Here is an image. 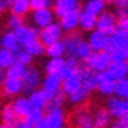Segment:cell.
<instances>
[{
    "instance_id": "f907efd6",
    "label": "cell",
    "mask_w": 128,
    "mask_h": 128,
    "mask_svg": "<svg viewBox=\"0 0 128 128\" xmlns=\"http://www.w3.org/2000/svg\"><path fill=\"white\" fill-rule=\"evenodd\" d=\"M4 78H6V70H2V69H0V86H2Z\"/></svg>"
},
{
    "instance_id": "4316f807",
    "label": "cell",
    "mask_w": 128,
    "mask_h": 128,
    "mask_svg": "<svg viewBox=\"0 0 128 128\" xmlns=\"http://www.w3.org/2000/svg\"><path fill=\"white\" fill-rule=\"evenodd\" d=\"M107 4H108V0H86L83 4V10L94 16H98L107 8Z\"/></svg>"
},
{
    "instance_id": "603a6c76",
    "label": "cell",
    "mask_w": 128,
    "mask_h": 128,
    "mask_svg": "<svg viewBox=\"0 0 128 128\" xmlns=\"http://www.w3.org/2000/svg\"><path fill=\"white\" fill-rule=\"evenodd\" d=\"M89 96H90V93H89L83 86H80L79 89H76V90L70 92L69 94H66V102H68L69 104L75 106V107H79V106H82L84 102H87Z\"/></svg>"
},
{
    "instance_id": "3957f363",
    "label": "cell",
    "mask_w": 128,
    "mask_h": 128,
    "mask_svg": "<svg viewBox=\"0 0 128 128\" xmlns=\"http://www.w3.org/2000/svg\"><path fill=\"white\" fill-rule=\"evenodd\" d=\"M106 108L111 114L113 118H116V120H124L128 113V100L127 98L117 97V96L113 94V96L107 97Z\"/></svg>"
},
{
    "instance_id": "52a82bcc",
    "label": "cell",
    "mask_w": 128,
    "mask_h": 128,
    "mask_svg": "<svg viewBox=\"0 0 128 128\" xmlns=\"http://www.w3.org/2000/svg\"><path fill=\"white\" fill-rule=\"evenodd\" d=\"M96 28L106 34H113L117 30V16L113 12L104 10L97 16V21H96Z\"/></svg>"
},
{
    "instance_id": "ab89813d",
    "label": "cell",
    "mask_w": 128,
    "mask_h": 128,
    "mask_svg": "<svg viewBox=\"0 0 128 128\" xmlns=\"http://www.w3.org/2000/svg\"><path fill=\"white\" fill-rule=\"evenodd\" d=\"M26 68H27L26 65L14 60V64H13L10 68H7L6 76H12V78H18V79H21V76H23L24 72H26Z\"/></svg>"
},
{
    "instance_id": "7dc6e473",
    "label": "cell",
    "mask_w": 128,
    "mask_h": 128,
    "mask_svg": "<svg viewBox=\"0 0 128 128\" xmlns=\"http://www.w3.org/2000/svg\"><path fill=\"white\" fill-rule=\"evenodd\" d=\"M108 128H122V120H116L108 125Z\"/></svg>"
},
{
    "instance_id": "ac0fdd59",
    "label": "cell",
    "mask_w": 128,
    "mask_h": 128,
    "mask_svg": "<svg viewBox=\"0 0 128 128\" xmlns=\"http://www.w3.org/2000/svg\"><path fill=\"white\" fill-rule=\"evenodd\" d=\"M27 97H28V102H30L31 107H32V108H38V110L46 108L48 102H49L48 94L42 90L41 87L37 89V90H34V92H31V93H28Z\"/></svg>"
},
{
    "instance_id": "8992f818",
    "label": "cell",
    "mask_w": 128,
    "mask_h": 128,
    "mask_svg": "<svg viewBox=\"0 0 128 128\" xmlns=\"http://www.w3.org/2000/svg\"><path fill=\"white\" fill-rule=\"evenodd\" d=\"M54 21H55V13L51 7L37 8V10H32V13H31V23L38 30L46 27Z\"/></svg>"
},
{
    "instance_id": "44dd1931",
    "label": "cell",
    "mask_w": 128,
    "mask_h": 128,
    "mask_svg": "<svg viewBox=\"0 0 128 128\" xmlns=\"http://www.w3.org/2000/svg\"><path fill=\"white\" fill-rule=\"evenodd\" d=\"M12 106L17 118H24L27 114L30 113V110L32 108L27 96H17V97H14L12 102Z\"/></svg>"
},
{
    "instance_id": "7bdbcfd3",
    "label": "cell",
    "mask_w": 128,
    "mask_h": 128,
    "mask_svg": "<svg viewBox=\"0 0 128 128\" xmlns=\"http://www.w3.org/2000/svg\"><path fill=\"white\" fill-rule=\"evenodd\" d=\"M65 103H66V94L60 90L59 93L54 94L52 97L49 98L46 108H52V107H64Z\"/></svg>"
},
{
    "instance_id": "d6986e66",
    "label": "cell",
    "mask_w": 128,
    "mask_h": 128,
    "mask_svg": "<svg viewBox=\"0 0 128 128\" xmlns=\"http://www.w3.org/2000/svg\"><path fill=\"white\" fill-rule=\"evenodd\" d=\"M54 13L56 17L64 16L65 13L76 10L80 7V0H54Z\"/></svg>"
},
{
    "instance_id": "d6a6232c",
    "label": "cell",
    "mask_w": 128,
    "mask_h": 128,
    "mask_svg": "<svg viewBox=\"0 0 128 128\" xmlns=\"http://www.w3.org/2000/svg\"><path fill=\"white\" fill-rule=\"evenodd\" d=\"M92 52H93V49H92L90 45H89V42L83 40V41L79 44V46L76 48L73 58H76L79 62H86V59L92 55Z\"/></svg>"
},
{
    "instance_id": "ba28073f",
    "label": "cell",
    "mask_w": 128,
    "mask_h": 128,
    "mask_svg": "<svg viewBox=\"0 0 128 128\" xmlns=\"http://www.w3.org/2000/svg\"><path fill=\"white\" fill-rule=\"evenodd\" d=\"M87 42L93 51H108L110 48V35L103 31L94 28L89 32Z\"/></svg>"
},
{
    "instance_id": "484cf974",
    "label": "cell",
    "mask_w": 128,
    "mask_h": 128,
    "mask_svg": "<svg viewBox=\"0 0 128 128\" xmlns=\"http://www.w3.org/2000/svg\"><path fill=\"white\" fill-rule=\"evenodd\" d=\"M110 48H128V31L117 28L110 34Z\"/></svg>"
},
{
    "instance_id": "f1b7e54d",
    "label": "cell",
    "mask_w": 128,
    "mask_h": 128,
    "mask_svg": "<svg viewBox=\"0 0 128 128\" xmlns=\"http://www.w3.org/2000/svg\"><path fill=\"white\" fill-rule=\"evenodd\" d=\"M82 86V79H80V73H75V75L69 76L66 79H62V92L65 94H69L70 92L76 90Z\"/></svg>"
},
{
    "instance_id": "30bf717a",
    "label": "cell",
    "mask_w": 128,
    "mask_h": 128,
    "mask_svg": "<svg viewBox=\"0 0 128 128\" xmlns=\"http://www.w3.org/2000/svg\"><path fill=\"white\" fill-rule=\"evenodd\" d=\"M2 93L3 96L8 98H14L23 93V84L21 79L18 78H12V76H6L2 83Z\"/></svg>"
},
{
    "instance_id": "11a10c76",
    "label": "cell",
    "mask_w": 128,
    "mask_h": 128,
    "mask_svg": "<svg viewBox=\"0 0 128 128\" xmlns=\"http://www.w3.org/2000/svg\"><path fill=\"white\" fill-rule=\"evenodd\" d=\"M0 106H2V96H0Z\"/></svg>"
},
{
    "instance_id": "1f68e13d",
    "label": "cell",
    "mask_w": 128,
    "mask_h": 128,
    "mask_svg": "<svg viewBox=\"0 0 128 128\" xmlns=\"http://www.w3.org/2000/svg\"><path fill=\"white\" fill-rule=\"evenodd\" d=\"M45 55L48 58H62L65 56V46L62 40L45 46Z\"/></svg>"
},
{
    "instance_id": "7402d4cb",
    "label": "cell",
    "mask_w": 128,
    "mask_h": 128,
    "mask_svg": "<svg viewBox=\"0 0 128 128\" xmlns=\"http://www.w3.org/2000/svg\"><path fill=\"white\" fill-rule=\"evenodd\" d=\"M6 4H7V10H10L12 14H17L21 17L27 16L31 10L28 0H6Z\"/></svg>"
},
{
    "instance_id": "cb8c5ba5",
    "label": "cell",
    "mask_w": 128,
    "mask_h": 128,
    "mask_svg": "<svg viewBox=\"0 0 128 128\" xmlns=\"http://www.w3.org/2000/svg\"><path fill=\"white\" fill-rule=\"evenodd\" d=\"M107 72L114 80L128 78V62H111Z\"/></svg>"
},
{
    "instance_id": "4fadbf2b",
    "label": "cell",
    "mask_w": 128,
    "mask_h": 128,
    "mask_svg": "<svg viewBox=\"0 0 128 128\" xmlns=\"http://www.w3.org/2000/svg\"><path fill=\"white\" fill-rule=\"evenodd\" d=\"M41 89L48 94L49 98L52 97L54 94L59 93L62 90V78H60V75H45L42 78Z\"/></svg>"
},
{
    "instance_id": "9c48e42d",
    "label": "cell",
    "mask_w": 128,
    "mask_h": 128,
    "mask_svg": "<svg viewBox=\"0 0 128 128\" xmlns=\"http://www.w3.org/2000/svg\"><path fill=\"white\" fill-rule=\"evenodd\" d=\"M45 121L51 128H64L66 125V113H65L64 107L46 108Z\"/></svg>"
},
{
    "instance_id": "7c38bea8",
    "label": "cell",
    "mask_w": 128,
    "mask_h": 128,
    "mask_svg": "<svg viewBox=\"0 0 128 128\" xmlns=\"http://www.w3.org/2000/svg\"><path fill=\"white\" fill-rule=\"evenodd\" d=\"M79 14L80 10L76 8V10H72V12H68L64 16H60L58 23L64 32H72L79 28Z\"/></svg>"
},
{
    "instance_id": "b9f144b4",
    "label": "cell",
    "mask_w": 128,
    "mask_h": 128,
    "mask_svg": "<svg viewBox=\"0 0 128 128\" xmlns=\"http://www.w3.org/2000/svg\"><path fill=\"white\" fill-rule=\"evenodd\" d=\"M24 24V20L21 16H17V14H8L7 20H6V26H7L8 30H12V31H16L17 28H20V27Z\"/></svg>"
},
{
    "instance_id": "d4e9b609",
    "label": "cell",
    "mask_w": 128,
    "mask_h": 128,
    "mask_svg": "<svg viewBox=\"0 0 128 128\" xmlns=\"http://www.w3.org/2000/svg\"><path fill=\"white\" fill-rule=\"evenodd\" d=\"M96 21H97V16L87 13L82 10L79 14V28L84 32H90L92 30L96 28Z\"/></svg>"
},
{
    "instance_id": "9a60e30c",
    "label": "cell",
    "mask_w": 128,
    "mask_h": 128,
    "mask_svg": "<svg viewBox=\"0 0 128 128\" xmlns=\"http://www.w3.org/2000/svg\"><path fill=\"white\" fill-rule=\"evenodd\" d=\"M82 41H83V37L78 31L66 32V35L62 37V42H64V46H65V55L68 58H73L76 48L79 46V44Z\"/></svg>"
},
{
    "instance_id": "f546056e",
    "label": "cell",
    "mask_w": 128,
    "mask_h": 128,
    "mask_svg": "<svg viewBox=\"0 0 128 128\" xmlns=\"http://www.w3.org/2000/svg\"><path fill=\"white\" fill-rule=\"evenodd\" d=\"M79 70H80L79 60L76 59V58H68V59H65V65H64V68H62L59 75H60L62 79H66L69 76L78 73Z\"/></svg>"
},
{
    "instance_id": "8d00e7d4",
    "label": "cell",
    "mask_w": 128,
    "mask_h": 128,
    "mask_svg": "<svg viewBox=\"0 0 128 128\" xmlns=\"http://www.w3.org/2000/svg\"><path fill=\"white\" fill-rule=\"evenodd\" d=\"M44 118H45V113H44V110L31 108L30 113L27 114L23 120H26L30 125H32V127H34L35 124H38V122H40V121H42Z\"/></svg>"
},
{
    "instance_id": "bcb514c9",
    "label": "cell",
    "mask_w": 128,
    "mask_h": 128,
    "mask_svg": "<svg viewBox=\"0 0 128 128\" xmlns=\"http://www.w3.org/2000/svg\"><path fill=\"white\" fill-rule=\"evenodd\" d=\"M14 128H32V125H30V124H28V122H27L26 120H23V118H20V121H16Z\"/></svg>"
},
{
    "instance_id": "4dcf8cb0",
    "label": "cell",
    "mask_w": 128,
    "mask_h": 128,
    "mask_svg": "<svg viewBox=\"0 0 128 128\" xmlns=\"http://www.w3.org/2000/svg\"><path fill=\"white\" fill-rule=\"evenodd\" d=\"M0 120H2V122H6V124H16L17 116H16L12 104H4L3 107H0Z\"/></svg>"
},
{
    "instance_id": "ffe728a7",
    "label": "cell",
    "mask_w": 128,
    "mask_h": 128,
    "mask_svg": "<svg viewBox=\"0 0 128 128\" xmlns=\"http://www.w3.org/2000/svg\"><path fill=\"white\" fill-rule=\"evenodd\" d=\"M93 121L94 128H108V125L113 122V117L106 107H97L93 111Z\"/></svg>"
},
{
    "instance_id": "681fc988",
    "label": "cell",
    "mask_w": 128,
    "mask_h": 128,
    "mask_svg": "<svg viewBox=\"0 0 128 128\" xmlns=\"http://www.w3.org/2000/svg\"><path fill=\"white\" fill-rule=\"evenodd\" d=\"M6 10H7V4H6V0H0V16L3 14Z\"/></svg>"
},
{
    "instance_id": "db71d44e",
    "label": "cell",
    "mask_w": 128,
    "mask_h": 128,
    "mask_svg": "<svg viewBox=\"0 0 128 128\" xmlns=\"http://www.w3.org/2000/svg\"><path fill=\"white\" fill-rule=\"evenodd\" d=\"M125 121H128V113H127V116H125V118H124Z\"/></svg>"
},
{
    "instance_id": "f5cc1de1",
    "label": "cell",
    "mask_w": 128,
    "mask_h": 128,
    "mask_svg": "<svg viewBox=\"0 0 128 128\" xmlns=\"http://www.w3.org/2000/svg\"><path fill=\"white\" fill-rule=\"evenodd\" d=\"M122 128H128V121L122 120Z\"/></svg>"
},
{
    "instance_id": "83f0119b",
    "label": "cell",
    "mask_w": 128,
    "mask_h": 128,
    "mask_svg": "<svg viewBox=\"0 0 128 128\" xmlns=\"http://www.w3.org/2000/svg\"><path fill=\"white\" fill-rule=\"evenodd\" d=\"M65 65V58H49L46 64L44 65L45 75H59Z\"/></svg>"
},
{
    "instance_id": "60d3db41",
    "label": "cell",
    "mask_w": 128,
    "mask_h": 128,
    "mask_svg": "<svg viewBox=\"0 0 128 128\" xmlns=\"http://www.w3.org/2000/svg\"><path fill=\"white\" fill-rule=\"evenodd\" d=\"M14 56H16V60H17V62L26 65V66H30V65L32 64V59H34V56H32L26 48H20L18 51L14 54Z\"/></svg>"
},
{
    "instance_id": "5bb4252c",
    "label": "cell",
    "mask_w": 128,
    "mask_h": 128,
    "mask_svg": "<svg viewBox=\"0 0 128 128\" xmlns=\"http://www.w3.org/2000/svg\"><path fill=\"white\" fill-rule=\"evenodd\" d=\"M17 35V40L21 44V46H26L27 44H30L31 41H34L40 37V31L38 28H35L34 26H28V24H23V26L17 28L14 31Z\"/></svg>"
},
{
    "instance_id": "e0dca14e",
    "label": "cell",
    "mask_w": 128,
    "mask_h": 128,
    "mask_svg": "<svg viewBox=\"0 0 128 128\" xmlns=\"http://www.w3.org/2000/svg\"><path fill=\"white\" fill-rule=\"evenodd\" d=\"M79 73H80V79H82V86L89 93L96 90V87H97V78H98L97 72L92 70L90 68L86 66V68H80Z\"/></svg>"
},
{
    "instance_id": "f6af8a7d",
    "label": "cell",
    "mask_w": 128,
    "mask_h": 128,
    "mask_svg": "<svg viewBox=\"0 0 128 128\" xmlns=\"http://www.w3.org/2000/svg\"><path fill=\"white\" fill-rule=\"evenodd\" d=\"M117 28H118V30L128 31V17H121V18H117Z\"/></svg>"
},
{
    "instance_id": "277c9868",
    "label": "cell",
    "mask_w": 128,
    "mask_h": 128,
    "mask_svg": "<svg viewBox=\"0 0 128 128\" xmlns=\"http://www.w3.org/2000/svg\"><path fill=\"white\" fill-rule=\"evenodd\" d=\"M62 37H64V31L60 28L59 23L54 21V23L48 24L46 27H44V28L40 30V37L38 38H40V41H41L44 45L48 46V45H51V44H54V42L60 41Z\"/></svg>"
},
{
    "instance_id": "c3c4849f",
    "label": "cell",
    "mask_w": 128,
    "mask_h": 128,
    "mask_svg": "<svg viewBox=\"0 0 128 128\" xmlns=\"http://www.w3.org/2000/svg\"><path fill=\"white\" fill-rule=\"evenodd\" d=\"M32 128H51V127L48 125V122H46V121H45V118H44V120H42V121H40L38 124H35Z\"/></svg>"
},
{
    "instance_id": "7a4b0ae2",
    "label": "cell",
    "mask_w": 128,
    "mask_h": 128,
    "mask_svg": "<svg viewBox=\"0 0 128 128\" xmlns=\"http://www.w3.org/2000/svg\"><path fill=\"white\" fill-rule=\"evenodd\" d=\"M110 64H111V58L107 51H93L92 55L86 59V66L97 73L106 72Z\"/></svg>"
},
{
    "instance_id": "f35d334b",
    "label": "cell",
    "mask_w": 128,
    "mask_h": 128,
    "mask_svg": "<svg viewBox=\"0 0 128 128\" xmlns=\"http://www.w3.org/2000/svg\"><path fill=\"white\" fill-rule=\"evenodd\" d=\"M110 2L116 7L114 14L117 16V18L128 17V0H110Z\"/></svg>"
},
{
    "instance_id": "ee69618b",
    "label": "cell",
    "mask_w": 128,
    "mask_h": 128,
    "mask_svg": "<svg viewBox=\"0 0 128 128\" xmlns=\"http://www.w3.org/2000/svg\"><path fill=\"white\" fill-rule=\"evenodd\" d=\"M28 2H30L31 10L51 7V6H52V3H54V0H28Z\"/></svg>"
},
{
    "instance_id": "6da1fadb",
    "label": "cell",
    "mask_w": 128,
    "mask_h": 128,
    "mask_svg": "<svg viewBox=\"0 0 128 128\" xmlns=\"http://www.w3.org/2000/svg\"><path fill=\"white\" fill-rule=\"evenodd\" d=\"M42 72L37 66H27L24 75L21 76V84H23V93H31L41 87Z\"/></svg>"
},
{
    "instance_id": "8fae6325",
    "label": "cell",
    "mask_w": 128,
    "mask_h": 128,
    "mask_svg": "<svg viewBox=\"0 0 128 128\" xmlns=\"http://www.w3.org/2000/svg\"><path fill=\"white\" fill-rule=\"evenodd\" d=\"M114 89H116V80L108 75V72H100L97 78V87L96 90L98 93L104 96V97H110L114 94Z\"/></svg>"
},
{
    "instance_id": "74e56055",
    "label": "cell",
    "mask_w": 128,
    "mask_h": 128,
    "mask_svg": "<svg viewBox=\"0 0 128 128\" xmlns=\"http://www.w3.org/2000/svg\"><path fill=\"white\" fill-rule=\"evenodd\" d=\"M114 96L128 100V78L116 80V89H114Z\"/></svg>"
},
{
    "instance_id": "816d5d0a",
    "label": "cell",
    "mask_w": 128,
    "mask_h": 128,
    "mask_svg": "<svg viewBox=\"0 0 128 128\" xmlns=\"http://www.w3.org/2000/svg\"><path fill=\"white\" fill-rule=\"evenodd\" d=\"M0 128H14V125L6 124V122H2V124H0Z\"/></svg>"
},
{
    "instance_id": "836d02e7",
    "label": "cell",
    "mask_w": 128,
    "mask_h": 128,
    "mask_svg": "<svg viewBox=\"0 0 128 128\" xmlns=\"http://www.w3.org/2000/svg\"><path fill=\"white\" fill-rule=\"evenodd\" d=\"M23 48H26L34 58H40V56H42V55H45V45L40 41V38L31 41L30 44H27V45L23 46Z\"/></svg>"
},
{
    "instance_id": "9f6ffc18",
    "label": "cell",
    "mask_w": 128,
    "mask_h": 128,
    "mask_svg": "<svg viewBox=\"0 0 128 128\" xmlns=\"http://www.w3.org/2000/svg\"><path fill=\"white\" fill-rule=\"evenodd\" d=\"M0 48H2V46H0Z\"/></svg>"
},
{
    "instance_id": "5b68a950",
    "label": "cell",
    "mask_w": 128,
    "mask_h": 128,
    "mask_svg": "<svg viewBox=\"0 0 128 128\" xmlns=\"http://www.w3.org/2000/svg\"><path fill=\"white\" fill-rule=\"evenodd\" d=\"M72 125L73 128H94L93 113L90 108L79 106L72 114Z\"/></svg>"
},
{
    "instance_id": "d590c367",
    "label": "cell",
    "mask_w": 128,
    "mask_h": 128,
    "mask_svg": "<svg viewBox=\"0 0 128 128\" xmlns=\"http://www.w3.org/2000/svg\"><path fill=\"white\" fill-rule=\"evenodd\" d=\"M111 62H128V48H108Z\"/></svg>"
},
{
    "instance_id": "2e32d148",
    "label": "cell",
    "mask_w": 128,
    "mask_h": 128,
    "mask_svg": "<svg viewBox=\"0 0 128 128\" xmlns=\"http://www.w3.org/2000/svg\"><path fill=\"white\" fill-rule=\"evenodd\" d=\"M0 46L10 51V52H13V54H16L20 48H23L21 44L18 42V40H17L16 32L12 30H7L0 34Z\"/></svg>"
},
{
    "instance_id": "e575fe53",
    "label": "cell",
    "mask_w": 128,
    "mask_h": 128,
    "mask_svg": "<svg viewBox=\"0 0 128 128\" xmlns=\"http://www.w3.org/2000/svg\"><path fill=\"white\" fill-rule=\"evenodd\" d=\"M16 60L14 54L7 51L4 48H0V69L2 70H7V68H10Z\"/></svg>"
}]
</instances>
